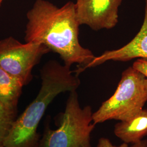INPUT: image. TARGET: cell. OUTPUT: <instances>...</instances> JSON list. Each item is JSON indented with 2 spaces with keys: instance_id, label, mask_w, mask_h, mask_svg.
Returning a JSON list of instances; mask_svg holds the SVG:
<instances>
[{
  "instance_id": "cell-5",
  "label": "cell",
  "mask_w": 147,
  "mask_h": 147,
  "mask_svg": "<svg viewBox=\"0 0 147 147\" xmlns=\"http://www.w3.org/2000/svg\"><path fill=\"white\" fill-rule=\"evenodd\" d=\"M50 50L36 42L22 43L13 37L0 40V68L19 79L24 86L33 79V68Z\"/></svg>"
},
{
  "instance_id": "cell-8",
  "label": "cell",
  "mask_w": 147,
  "mask_h": 147,
  "mask_svg": "<svg viewBox=\"0 0 147 147\" xmlns=\"http://www.w3.org/2000/svg\"><path fill=\"white\" fill-rule=\"evenodd\" d=\"M116 136L127 144H136L147 136V110H142L135 116L116 124Z\"/></svg>"
},
{
  "instance_id": "cell-1",
  "label": "cell",
  "mask_w": 147,
  "mask_h": 147,
  "mask_svg": "<svg viewBox=\"0 0 147 147\" xmlns=\"http://www.w3.org/2000/svg\"><path fill=\"white\" fill-rule=\"evenodd\" d=\"M25 42L42 44L57 53L64 64H78L79 75L95 57L79 42V26L75 3L69 1L61 7L47 0H36L27 11Z\"/></svg>"
},
{
  "instance_id": "cell-14",
  "label": "cell",
  "mask_w": 147,
  "mask_h": 147,
  "mask_svg": "<svg viewBox=\"0 0 147 147\" xmlns=\"http://www.w3.org/2000/svg\"><path fill=\"white\" fill-rule=\"evenodd\" d=\"M2 1H3V0H0V5H1V3H2Z\"/></svg>"
},
{
  "instance_id": "cell-4",
  "label": "cell",
  "mask_w": 147,
  "mask_h": 147,
  "mask_svg": "<svg viewBox=\"0 0 147 147\" xmlns=\"http://www.w3.org/2000/svg\"><path fill=\"white\" fill-rule=\"evenodd\" d=\"M147 102V78L129 67L121 74L114 94L93 113V122L96 125L112 119L128 120L143 110Z\"/></svg>"
},
{
  "instance_id": "cell-3",
  "label": "cell",
  "mask_w": 147,
  "mask_h": 147,
  "mask_svg": "<svg viewBox=\"0 0 147 147\" xmlns=\"http://www.w3.org/2000/svg\"><path fill=\"white\" fill-rule=\"evenodd\" d=\"M93 113L91 106H80L76 90L69 92L59 127H45L39 147H92L90 135L95 126Z\"/></svg>"
},
{
  "instance_id": "cell-6",
  "label": "cell",
  "mask_w": 147,
  "mask_h": 147,
  "mask_svg": "<svg viewBox=\"0 0 147 147\" xmlns=\"http://www.w3.org/2000/svg\"><path fill=\"white\" fill-rule=\"evenodd\" d=\"M123 0H76L77 18L80 25L94 31L110 30L118 22V10Z\"/></svg>"
},
{
  "instance_id": "cell-9",
  "label": "cell",
  "mask_w": 147,
  "mask_h": 147,
  "mask_svg": "<svg viewBox=\"0 0 147 147\" xmlns=\"http://www.w3.org/2000/svg\"><path fill=\"white\" fill-rule=\"evenodd\" d=\"M24 85L16 77L0 68V101L11 109H18Z\"/></svg>"
},
{
  "instance_id": "cell-12",
  "label": "cell",
  "mask_w": 147,
  "mask_h": 147,
  "mask_svg": "<svg viewBox=\"0 0 147 147\" xmlns=\"http://www.w3.org/2000/svg\"><path fill=\"white\" fill-rule=\"evenodd\" d=\"M97 147H130L129 146L128 144L123 143L120 146H116L113 145L110 141L108 139L105 137H102L99 139Z\"/></svg>"
},
{
  "instance_id": "cell-7",
  "label": "cell",
  "mask_w": 147,
  "mask_h": 147,
  "mask_svg": "<svg viewBox=\"0 0 147 147\" xmlns=\"http://www.w3.org/2000/svg\"><path fill=\"white\" fill-rule=\"evenodd\" d=\"M135 58L147 59V0L143 22L136 36L123 47L106 51L100 56L95 57L86 68L94 67L109 61L126 62Z\"/></svg>"
},
{
  "instance_id": "cell-11",
  "label": "cell",
  "mask_w": 147,
  "mask_h": 147,
  "mask_svg": "<svg viewBox=\"0 0 147 147\" xmlns=\"http://www.w3.org/2000/svg\"><path fill=\"white\" fill-rule=\"evenodd\" d=\"M132 67L144 75L147 79V59L138 58L134 63Z\"/></svg>"
},
{
  "instance_id": "cell-10",
  "label": "cell",
  "mask_w": 147,
  "mask_h": 147,
  "mask_svg": "<svg viewBox=\"0 0 147 147\" xmlns=\"http://www.w3.org/2000/svg\"><path fill=\"white\" fill-rule=\"evenodd\" d=\"M17 117L18 109L8 107L0 101V147H4L5 138Z\"/></svg>"
},
{
  "instance_id": "cell-13",
  "label": "cell",
  "mask_w": 147,
  "mask_h": 147,
  "mask_svg": "<svg viewBox=\"0 0 147 147\" xmlns=\"http://www.w3.org/2000/svg\"><path fill=\"white\" fill-rule=\"evenodd\" d=\"M131 147H147V140H141V141L134 144Z\"/></svg>"
},
{
  "instance_id": "cell-2",
  "label": "cell",
  "mask_w": 147,
  "mask_h": 147,
  "mask_svg": "<svg viewBox=\"0 0 147 147\" xmlns=\"http://www.w3.org/2000/svg\"><path fill=\"white\" fill-rule=\"evenodd\" d=\"M70 67L51 60L40 70L41 87L36 98L18 117L5 138L4 147H39L38 127L48 106L58 95L76 90L81 84Z\"/></svg>"
}]
</instances>
